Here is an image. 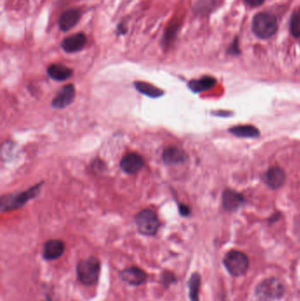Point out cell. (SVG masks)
I'll return each instance as SVG.
<instances>
[{
  "label": "cell",
  "instance_id": "cell-1",
  "mask_svg": "<svg viewBox=\"0 0 300 301\" xmlns=\"http://www.w3.org/2000/svg\"><path fill=\"white\" fill-rule=\"evenodd\" d=\"M43 182L35 185L34 187L30 188L29 190L20 192L19 194H11L6 195L1 197L0 203V211L1 213H8L12 211L21 208L23 205L29 202V200L33 199L36 197L40 191Z\"/></svg>",
  "mask_w": 300,
  "mask_h": 301
},
{
  "label": "cell",
  "instance_id": "cell-2",
  "mask_svg": "<svg viewBox=\"0 0 300 301\" xmlns=\"http://www.w3.org/2000/svg\"><path fill=\"white\" fill-rule=\"evenodd\" d=\"M76 269L79 282L85 286H93L98 283L101 274V262L96 257H89L79 261Z\"/></svg>",
  "mask_w": 300,
  "mask_h": 301
},
{
  "label": "cell",
  "instance_id": "cell-3",
  "mask_svg": "<svg viewBox=\"0 0 300 301\" xmlns=\"http://www.w3.org/2000/svg\"><path fill=\"white\" fill-rule=\"evenodd\" d=\"M256 292L261 301H276L284 297L285 286L280 280L270 277L260 283Z\"/></svg>",
  "mask_w": 300,
  "mask_h": 301
},
{
  "label": "cell",
  "instance_id": "cell-4",
  "mask_svg": "<svg viewBox=\"0 0 300 301\" xmlns=\"http://www.w3.org/2000/svg\"><path fill=\"white\" fill-rule=\"evenodd\" d=\"M253 31L259 38H270L278 31L276 18L269 13L256 14L253 19Z\"/></svg>",
  "mask_w": 300,
  "mask_h": 301
},
{
  "label": "cell",
  "instance_id": "cell-5",
  "mask_svg": "<svg viewBox=\"0 0 300 301\" xmlns=\"http://www.w3.org/2000/svg\"><path fill=\"white\" fill-rule=\"evenodd\" d=\"M137 230L145 236H155L160 227V221L156 213L150 209L139 212L135 217Z\"/></svg>",
  "mask_w": 300,
  "mask_h": 301
},
{
  "label": "cell",
  "instance_id": "cell-6",
  "mask_svg": "<svg viewBox=\"0 0 300 301\" xmlns=\"http://www.w3.org/2000/svg\"><path fill=\"white\" fill-rule=\"evenodd\" d=\"M224 264L231 275L239 276L246 273L249 266V260L242 252L232 250L225 254Z\"/></svg>",
  "mask_w": 300,
  "mask_h": 301
},
{
  "label": "cell",
  "instance_id": "cell-7",
  "mask_svg": "<svg viewBox=\"0 0 300 301\" xmlns=\"http://www.w3.org/2000/svg\"><path fill=\"white\" fill-rule=\"evenodd\" d=\"M123 282L131 286H140L144 285L147 280V274L144 269L139 267L132 266L123 269L119 273Z\"/></svg>",
  "mask_w": 300,
  "mask_h": 301
},
{
  "label": "cell",
  "instance_id": "cell-8",
  "mask_svg": "<svg viewBox=\"0 0 300 301\" xmlns=\"http://www.w3.org/2000/svg\"><path fill=\"white\" fill-rule=\"evenodd\" d=\"M75 98V87L73 84H67L58 91L52 101V107L63 109L73 103Z\"/></svg>",
  "mask_w": 300,
  "mask_h": 301
},
{
  "label": "cell",
  "instance_id": "cell-9",
  "mask_svg": "<svg viewBox=\"0 0 300 301\" xmlns=\"http://www.w3.org/2000/svg\"><path fill=\"white\" fill-rule=\"evenodd\" d=\"M145 161L142 156L136 152H130L123 156L120 162V168L128 174H136L142 169Z\"/></svg>",
  "mask_w": 300,
  "mask_h": 301
},
{
  "label": "cell",
  "instance_id": "cell-10",
  "mask_svg": "<svg viewBox=\"0 0 300 301\" xmlns=\"http://www.w3.org/2000/svg\"><path fill=\"white\" fill-rule=\"evenodd\" d=\"M65 251V244L60 240H50L45 242L42 249V257L46 261L59 259Z\"/></svg>",
  "mask_w": 300,
  "mask_h": 301
},
{
  "label": "cell",
  "instance_id": "cell-11",
  "mask_svg": "<svg viewBox=\"0 0 300 301\" xmlns=\"http://www.w3.org/2000/svg\"><path fill=\"white\" fill-rule=\"evenodd\" d=\"M87 42V37L83 33H78L68 36L62 41V49L67 53H75L84 49Z\"/></svg>",
  "mask_w": 300,
  "mask_h": 301
},
{
  "label": "cell",
  "instance_id": "cell-12",
  "mask_svg": "<svg viewBox=\"0 0 300 301\" xmlns=\"http://www.w3.org/2000/svg\"><path fill=\"white\" fill-rule=\"evenodd\" d=\"M245 202V197L234 190H226L223 194V205L228 212H235L244 205Z\"/></svg>",
  "mask_w": 300,
  "mask_h": 301
},
{
  "label": "cell",
  "instance_id": "cell-13",
  "mask_svg": "<svg viewBox=\"0 0 300 301\" xmlns=\"http://www.w3.org/2000/svg\"><path fill=\"white\" fill-rule=\"evenodd\" d=\"M188 158L186 152L176 146H169L166 148L162 154V159L167 165H176L186 161Z\"/></svg>",
  "mask_w": 300,
  "mask_h": 301
},
{
  "label": "cell",
  "instance_id": "cell-14",
  "mask_svg": "<svg viewBox=\"0 0 300 301\" xmlns=\"http://www.w3.org/2000/svg\"><path fill=\"white\" fill-rule=\"evenodd\" d=\"M285 172L283 169L278 167H274L269 169L264 176L266 183L273 190H278L283 187L285 182Z\"/></svg>",
  "mask_w": 300,
  "mask_h": 301
},
{
  "label": "cell",
  "instance_id": "cell-15",
  "mask_svg": "<svg viewBox=\"0 0 300 301\" xmlns=\"http://www.w3.org/2000/svg\"><path fill=\"white\" fill-rule=\"evenodd\" d=\"M80 19V13L76 9L66 10L61 14L58 19L59 29L63 32H67L77 25Z\"/></svg>",
  "mask_w": 300,
  "mask_h": 301
},
{
  "label": "cell",
  "instance_id": "cell-16",
  "mask_svg": "<svg viewBox=\"0 0 300 301\" xmlns=\"http://www.w3.org/2000/svg\"><path fill=\"white\" fill-rule=\"evenodd\" d=\"M217 84V79L213 77L204 76L198 79H193L189 82V87L192 92H204L207 90L212 89Z\"/></svg>",
  "mask_w": 300,
  "mask_h": 301
},
{
  "label": "cell",
  "instance_id": "cell-17",
  "mask_svg": "<svg viewBox=\"0 0 300 301\" xmlns=\"http://www.w3.org/2000/svg\"><path fill=\"white\" fill-rule=\"evenodd\" d=\"M48 75L57 81H63L73 76V71L62 64H51L47 70Z\"/></svg>",
  "mask_w": 300,
  "mask_h": 301
},
{
  "label": "cell",
  "instance_id": "cell-18",
  "mask_svg": "<svg viewBox=\"0 0 300 301\" xmlns=\"http://www.w3.org/2000/svg\"><path fill=\"white\" fill-rule=\"evenodd\" d=\"M135 88L140 94L146 95L151 98H158L164 95V91L158 88L157 86H153L150 83L144 82V81H136L134 83Z\"/></svg>",
  "mask_w": 300,
  "mask_h": 301
},
{
  "label": "cell",
  "instance_id": "cell-19",
  "mask_svg": "<svg viewBox=\"0 0 300 301\" xmlns=\"http://www.w3.org/2000/svg\"><path fill=\"white\" fill-rule=\"evenodd\" d=\"M229 131L238 137L255 138L260 136L259 130L253 125H238L232 127Z\"/></svg>",
  "mask_w": 300,
  "mask_h": 301
},
{
  "label": "cell",
  "instance_id": "cell-20",
  "mask_svg": "<svg viewBox=\"0 0 300 301\" xmlns=\"http://www.w3.org/2000/svg\"><path fill=\"white\" fill-rule=\"evenodd\" d=\"M188 286H189V296H190V301H199L201 276L198 273H193L188 283Z\"/></svg>",
  "mask_w": 300,
  "mask_h": 301
},
{
  "label": "cell",
  "instance_id": "cell-21",
  "mask_svg": "<svg viewBox=\"0 0 300 301\" xmlns=\"http://www.w3.org/2000/svg\"><path fill=\"white\" fill-rule=\"evenodd\" d=\"M290 31L292 36L296 38L300 37V11H296L292 14L290 21Z\"/></svg>",
  "mask_w": 300,
  "mask_h": 301
},
{
  "label": "cell",
  "instance_id": "cell-22",
  "mask_svg": "<svg viewBox=\"0 0 300 301\" xmlns=\"http://www.w3.org/2000/svg\"><path fill=\"white\" fill-rule=\"evenodd\" d=\"M160 282L166 290H168L171 285L177 283V277L175 276L174 272L170 270H164L160 275Z\"/></svg>",
  "mask_w": 300,
  "mask_h": 301
},
{
  "label": "cell",
  "instance_id": "cell-23",
  "mask_svg": "<svg viewBox=\"0 0 300 301\" xmlns=\"http://www.w3.org/2000/svg\"><path fill=\"white\" fill-rule=\"evenodd\" d=\"M177 29V26H174V27L168 28V31L166 32V34L164 35V39H163V43L165 45L169 44L174 40V36L176 35V29Z\"/></svg>",
  "mask_w": 300,
  "mask_h": 301
},
{
  "label": "cell",
  "instance_id": "cell-24",
  "mask_svg": "<svg viewBox=\"0 0 300 301\" xmlns=\"http://www.w3.org/2000/svg\"><path fill=\"white\" fill-rule=\"evenodd\" d=\"M229 53L232 55L240 54V48H239V41H238V38L234 40V43H233V45H232L230 49H229Z\"/></svg>",
  "mask_w": 300,
  "mask_h": 301
},
{
  "label": "cell",
  "instance_id": "cell-25",
  "mask_svg": "<svg viewBox=\"0 0 300 301\" xmlns=\"http://www.w3.org/2000/svg\"><path fill=\"white\" fill-rule=\"evenodd\" d=\"M179 213L180 215L183 216V217H188L191 213V211H190V207L186 204H180L179 205Z\"/></svg>",
  "mask_w": 300,
  "mask_h": 301
},
{
  "label": "cell",
  "instance_id": "cell-26",
  "mask_svg": "<svg viewBox=\"0 0 300 301\" xmlns=\"http://www.w3.org/2000/svg\"><path fill=\"white\" fill-rule=\"evenodd\" d=\"M250 7H259L265 2V0H244Z\"/></svg>",
  "mask_w": 300,
  "mask_h": 301
},
{
  "label": "cell",
  "instance_id": "cell-27",
  "mask_svg": "<svg viewBox=\"0 0 300 301\" xmlns=\"http://www.w3.org/2000/svg\"><path fill=\"white\" fill-rule=\"evenodd\" d=\"M94 168H95L97 171H102L105 168V164L103 162L101 161V160H100V159H97V160H95V163H94Z\"/></svg>",
  "mask_w": 300,
  "mask_h": 301
},
{
  "label": "cell",
  "instance_id": "cell-28",
  "mask_svg": "<svg viewBox=\"0 0 300 301\" xmlns=\"http://www.w3.org/2000/svg\"><path fill=\"white\" fill-rule=\"evenodd\" d=\"M118 30L120 32V34H124L126 32V29H123V26H119L118 27Z\"/></svg>",
  "mask_w": 300,
  "mask_h": 301
},
{
  "label": "cell",
  "instance_id": "cell-29",
  "mask_svg": "<svg viewBox=\"0 0 300 301\" xmlns=\"http://www.w3.org/2000/svg\"><path fill=\"white\" fill-rule=\"evenodd\" d=\"M42 301H54V300H53V299H52V298H51V296H46V298H45L44 300H42Z\"/></svg>",
  "mask_w": 300,
  "mask_h": 301
}]
</instances>
